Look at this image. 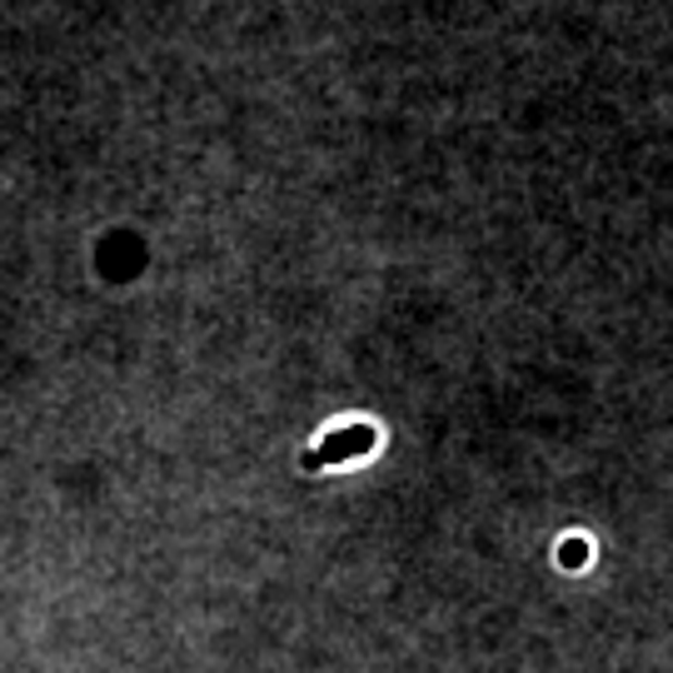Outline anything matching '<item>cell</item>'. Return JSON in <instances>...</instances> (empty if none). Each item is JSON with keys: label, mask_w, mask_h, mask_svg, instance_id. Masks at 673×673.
<instances>
[{"label": "cell", "mask_w": 673, "mask_h": 673, "mask_svg": "<svg viewBox=\"0 0 673 673\" xmlns=\"http://www.w3.org/2000/svg\"><path fill=\"white\" fill-rule=\"evenodd\" d=\"M379 444V429L375 425H344V429H330V435L319 439V444H309L305 454H299V469L305 474H319V469H334V464L344 460H359V454H369V449Z\"/></svg>", "instance_id": "1"}]
</instances>
